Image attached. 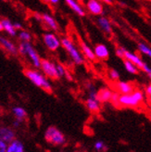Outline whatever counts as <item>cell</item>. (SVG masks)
<instances>
[{"mask_svg": "<svg viewBox=\"0 0 151 152\" xmlns=\"http://www.w3.org/2000/svg\"><path fill=\"white\" fill-rule=\"evenodd\" d=\"M144 100V94L141 91H134L129 95H120L119 98L120 106L124 107H137Z\"/></svg>", "mask_w": 151, "mask_h": 152, "instance_id": "cell-1", "label": "cell"}, {"mask_svg": "<svg viewBox=\"0 0 151 152\" xmlns=\"http://www.w3.org/2000/svg\"><path fill=\"white\" fill-rule=\"evenodd\" d=\"M18 52L20 54L27 56L33 63V65L36 68H39L41 65V58L37 52L34 50L33 45L27 42H21L18 48Z\"/></svg>", "mask_w": 151, "mask_h": 152, "instance_id": "cell-2", "label": "cell"}, {"mask_svg": "<svg viewBox=\"0 0 151 152\" xmlns=\"http://www.w3.org/2000/svg\"><path fill=\"white\" fill-rule=\"evenodd\" d=\"M24 73L27 76V78L36 86L41 87L44 90L48 91V92H50L52 90L51 85L48 82V80L44 78L40 72H38L37 71H34V70H26Z\"/></svg>", "mask_w": 151, "mask_h": 152, "instance_id": "cell-3", "label": "cell"}, {"mask_svg": "<svg viewBox=\"0 0 151 152\" xmlns=\"http://www.w3.org/2000/svg\"><path fill=\"white\" fill-rule=\"evenodd\" d=\"M62 47L66 49V51L69 53L71 59L73 60V62L75 64H82L84 63V58L82 55L80 53L78 48L75 47L74 44L69 39V38H62L61 41H60Z\"/></svg>", "mask_w": 151, "mask_h": 152, "instance_id": "cell-4", "label": "cell"}, {"mask_svg": "<svg viewBox=\"0 0 151 152\" xmlns=\"http://www.w3.org/2000/svg\"><path fill=\"white\" fill-rule=\"evenodd\" d=\"M44 138L47 139V142L57 146L62 145L66 141L64 134L54 126H50L47 129L46 134H44Z\"/></svg>", "mask_w": 151, "mask_h": 152, "instance_id": "cell-5", "label": "cell"}, {"mask_svg": "<svg viewBox=\"0 0 151 152\" xmlns=\"http://www.w3.org/2000/svg\"><path fill=\"white\" fill-rule=\"evenodd\" d=\"M40 67L42 68L43 72L46 73L48 77H51L53 79L58 78V72H57V67L55 63L49 61L47 59H41Z\"/></svg>", "mask_w": 151, "mask_h": 152, "instance_id": "cell-6", "label": "cell"}, {"mask_svg": "<svg viewBox=\"0 0 151 152\" xmlns=\"http://www.w3.org/2000/svg\"><path fill=\"white\" fill-rule=\"evenodd\" d=\"M43 39L47 48L52 51L57 50L59 48V45H61L58 36L54 34H44L43 35Z\"/></svg>", "mask_w": 151, "mask_h": 152, "instance_id": "cell-7", "label": "cell"}, {"mask_svg": "<svg viewBox=\"0 0 151 152\" xmlns=\"http://www.w3.org/2000/svg\"><path fill=\"white\" fill-rule=\"evenodd\" d=\"M15 139V132L13 129L7 127V126H2L0 127V140L5 142V143H10Z\"/></svg>", "mask_w": 151, "mask_h": 152, "instance_id": "cell-8", "label": "cell"}, {"mask_svg": "<svg viewBox=\"0 0 151 152\" xmlns=\"http://www.w3.org/2000/svg\"><path fill=\"white\" fill-rule=\"evenodd\" d=\"M124 58H126V60H129L130 62H132L133 65H135L137 68H139V69H142L145 65V62L141 59L140 57H138L137 55H135L134 53H132L130 51L125 50Z\"/></svg>", "mask_w": 151, "mask_h": 152, "instance_id": "cell-9", "label": "cell"}, {"mask_svg": "<svg viewBox=\"0 0 151 152\" xmlns=\"http://www.w3.org/2000/svg\"><path fill=\"white\" fill-rule=\"evenodd\" d=\"M87 10L94 15H100L103 13V6L96 0H90L87 2Z\"/></svg>", "mask_w": 151, "mask_h": 152, "instance_id": "cell-10", "label": "cell"}, {"mask_svg": "<svg viewBox=\"0 0 151 152\" xmlns=\"http://www.w3.org/2000/svg\"><path fill=\"white\" fill-rule=\"evenodd\" d=\"M0 45H1L7 52L10 53L11 55H16L18 53V48H16V45L11 41L7 40L5 37L0 36Z\"/></svg>", "mask_w": 151, "mask_h": 152, "instance_id": "cell-11", "label": "cell"}, {"mask_svg": "<svg viewBox=\"0 0 151 152\" xmlns=\"http://www.w3.org/2000/svg\"><path fill=\"white\" fill-rule=\"evenodd\" d=\"M94 54H95L96 58H98L101 59H106V58H109V52L108 48L106 47L105 45L99 44V45H96L95 50H94Z\"/></svg>", "mask_w": 151, "mask_h": 152, "instance_id": "cell-12", "label": "cell"}, {"mask_svg": "<svg viewBox=\"0 0 151 152\" xmlns=\"http://www.w3.org/2000/svg\"><path fill=\"white\" fill-rule=\"evenodd\" d=\"M116 88L122 95H129L133 92V87L130 83L127 82H118L116 83Z\"/></svg>", "mask_w": 151, "mask_h": 152, "instance_id": "cell-13", "label": "cell"}, {"mask_svg": "<svg viewBox=\"0 0 151 152\" xmlns=\"http://www.w3.org/2000/svg\"><path fill=\"white\" fill-rule=\"evenodd\" d=\"M6 152H25L24 146L20 140L14 139L12 142H10L9 145H7Z\"/></svg>", "mask_w": 151, "mask_h": 152, "instance_id": "cell-14", "label": "cell"}, {"mask_svg": "<svg viewBox=\"0 0 151 152\" xmlns=\"http://www.w3.org/2000/svg\"><path fill=\"white\" fill-rule=\"evenodd\" d=\"M113 92L109 88H103L97 92V100L98 102H108L110 101Z\"/></svg>", "mask_w": 151, "mask_h": 152, "instance_id": "cell-15", "label": "cell"}, {"mask_svg": "<svg viewBox=\"0 0 151 152\" xmlns=\"http://www.w3.org/2000/svg\"><path fill=\"white\" fill-rule=\"evenodd\" d=\"M66 3L68 4V6H69L75 13L78 14L79 16H85V12L84 9H82V7L76 1H74V0H67Z\"/></svg>", "mask_w": 151, "mask_h": 152, "instance_id": "cell-16", "label": "cell"}, {"mask_svg": "<svg viewBox=\"0 0 151 152\" xmlns=\"http://www.w3.org/2000/svg\"><path fill=\"white\" fill-rule=\"evenodd\" d=\"M1 23H2V26H3V30H5V31L10 34L11 36H15L17 34V31L15 30L14 26H13V23L7 19H4L1 20Z\"/></svg>", "mask_w": 151, "mask_h": 152, "instance_id": "cell-17", "label": "cell"}, {"mask_svg": "<svg viewBox=\"0 0 151 152\" xmlns=\"http://www.w3.org/2000/svg\"><path fill=\"white\" fill-rule=\"evenodd\" d=\"M97 22H98V25L106 34H111V32H112L111 24H110V21L107 18L100 17L98 19V20H97Z\"/></svg>", "mask_w": 151, "mask_h": 152, "instance_id": "cell-18", "label": "cell"}, {"mask_svg": "<svg viewBox=\"0 0 151 152\" xmlns=\"http://www.w3.org/2000/svg\"><path fill=\"white\" fill-rule=\"evenodd\" d=\"M42 20L46 22V24L52 30H54V31H57L58 30V24L56 20H54V18H53L51 15L47 14V13H44L42 15Z\"/></svg>", "mask_w": 151, "mask_h": 152, "instance_id": "cell-19", "label": "cell"}, {"mask_svg": "<svg viewBox=\"0 0 151 152\" xmlns=\"http://www.w3.org/2000/svg\"><path fill=\"white\" fill-rule=\"evenodd\" d=\"M86 107L88 108L89 110H91L93 112L98 111L100 109L98 100L96 98H90V97H88V99L86 100Z\"/></svg>", "mask_w": 151, "mask_h": 152, "instance_id": "cell-20", "label": "cell"}, {"mask_svg": "<svg viewBox=\"0 0 151 152\" xmlns=\"http://www.w3.org/2000/svg\"><path fill=\"white\" fill-rule=\"evenodd\" d=\"M81 48H82V53L85 54V56L89 58V59H91V60H94L96 58V56L94 54V51L90 48L88 45L84 43V42H81Z\"/></svg>", "mask_w": 151, "mask_h": 152, "instance_id": "cell-21", "label": "cell"}, {"mask_svg": "<svg viewBox=\"0 0 151 152\" xmlns=\"http://www.w3.org/2000/svg\"><path fill=\"white\" fill-rule=\"evenodd\" d=\"M12 111H13L14 116L16 117V120H19L20 121H22V120L26 117V114H27L26 110L21 107H15L13 108Z\"/></svg>", "mask_w": 151, "mask_h": 152, "instance_id": "cell-22", "label": "cell"}, {"mask_svg": "<svg viewBox=\"0 0 151 152\" xmlns=\"http://www.w3.org/2000/svg\"><path fill=\"white\" fill-rule=\"evenodd\" d=\"M123 64H124V67H125V69H126V71L128 72H130V73H133V74H136L137 73V72H138V70H137V67L135 66V65H133L132 62H130L129 60H124V62H123Z\"/></svg>", "mask_w": 151, "mask_h": 152, "instance_id": "cell-23", "label": "cell"}, {"mask_svg": "<svg viewBox=\"0 0 151 152\" xmlns=\"http://www.w3.org/2000/svg\"><path fill=\"white\" fill-rule=\"evenodd\" d=\"M138 49L141 53H143V54L151 57V48H148L147 45L143 44V43H139L138 44Z\"/></svg>", "mask_w": 151, "mask_h": 152, "instance_id": "cell-24", "label": "cell"}, {"mask_svg": "<svg viewBox=\"0 0 151 152\" xmlns=\"http://www.w3.org/2000/svg\"><path fill=\"white\" fill-rule=\"evenodd\" d=\"M19 37L20 40H22V42H27V43H30V41L32 39V36L30 34V33L26 31H20L19 34Z\"/></svg>", "mask_w": 151, "mask_h": 152, "instance_id": "cell-25", "label": "cell"}, {"mask_svg": "<svg viewBox=\"0 0 151 152\" xmlns=\"http://www.w3.org/2000/svg\"><path fill=\"white\" fill-rule=\"evenodd\" d=\"M56 67H57V72H58V78L59 77H63V76L66 75V70H65V68L62 65L56 64Z\"/></svg>", "mask_w": 151, "mask_h": 152, "instance_id": "cell-26", "label": "cell"}, {"mask_svg": "<svg viewBox=\"0 0 151 152\" xmlns=\"http://www.w3.org/2000/svg\"><path fill=\"white\" fill-rule=\"evenodd\" d=\"M107 147L105 146V144L103 141H96L95 143V149L97 151H101V150H107Z\"/></svg>", "mask_w": 151, "mask_h": 152, "instance_id": "cell-27", "label": "cell"}, {"mask_svg": "<svg viewBox=\"0 0 151 152\" xmlns=\"http://www.w3.org/2000/svg\"><path fill=\"white\" fill-rule=\"evenodd\" d=\"M109 74V78L111 80H118L120 78V73L116 70H110Z\"/></svg>", "mask_w": 151, "mask_h": 152, "instance_id": "cell-28", "label": "cell"}, {"mask_svg": "<svg viewBox=\"0 0 151 152\" xmlns=\"http://www.w3.org/2000/svg\"><path fill=\"white\" fill-rule=\"evenodd\" d=\"M119 98H120V95H119L118 93H113V94H112V96H111L110 101H111L113 104H114L115 106H120Z\"/></svg>", "mask_w": 151, "mask_h": 152, "instance_id": "cell-29", "label": "cell"}, {"mask_svg": "<svg viewBox=\"0 0 151 152\" xmlns=\"http://www.w3.org/2000/svg\"><path fill=\"white\" fill-rule=\"evenodd\" d=\"M124 52H125V49L123 48H118L116 49V55L119 57V58H124Z\"/></svg>", "mask_w": 151, "mask_h": 152, "instance_id": "cell-30", "label": "cell"}, {"mask_svg": "<svg viewBox=\"0 0 151 152\" xmlns=\"http://www.w3.org/2000/svg\"><path fill=\"white\" fill-rule=\"evenodd\" d=\"M7 148V144L0 140V152H6Z\"/></svg>", "mask_w": 151, "mask_h": 152, "instance_id": "cell-31", "label": "cell"}, {"mask_svg": "<svg viewBox=\"0 0 151 152\" xmlns=\"http://www.w3.org/2000/svg\"><path fill=\"white\" fill-rule=\"evenodd\" d=\"M142 70L144 71L147 75H149V74H151V69L148 67V65H147L146 63H145V65H144V67L142 68Z\"/></svg>", "mask_w": 151, "mask_h": 152, "instance_id": "cell-32", "label": "cell"}, {"mask_svg": "<svg viewBox=\"0 0 151 152\" xmlns=\"http://www.w3.org/2000/svg\"><path fill=\"white\" fill-rule=\"evenodd\" d=\"M13 26H14V28H15V30H20L21 28H22V26H21V24L20 23V22H15V23H13Z\"/></svg>", "mask_w": 151, "mask_h": 152, "instance_id": "cell-33", "label": "cell"}, {"mask_svg": "<svg viewBox=\"0 0 151 152\" xmlns=\"http://www.w3.org/2000/svg\"><path fill=\"white\" fill-rule=\"evenodd\" d=\"M146 92H147V94L148 96H151V85H149V86L147 87Z\"/></svg>", "mask_w": 151, "mask_h": 152, "instance_id": "cell-34", "label": "cell"}, {"mask_svg": "<svg viewBox=\"0 0 151 152\" xmlns=\"http://www.w3.org/2000/svg\"><path fill=\"white\" fill-rule=\"evenodd\" d=\"M20 123H21L20 121H19V120H16V121H15L14 123H13V125H14L15 127H19V126H20Z\"/></svg>", "mask_w": 151, "mask_h": 152, "instance_id": "cell-35", "label": "cell"}, {"mask_svg": "<svg viewBox=\"0 0 151 152\" xmlns=\"http://www.w3.org/2000/svg\"><path fill=\"white\" fill-rule=\"evenodd\" d=\"M50 3L51 4H58V0H51Z\"/></svg>", "mask_w": 151, "mask_h": 152, "instance_id": "cell-36", "label": "cell"}, {"mask_svg": "<svg viewBox=\"0 0 151 152\" xmlns=\"http://www.w3.org/2000/svg\"><path fill=\"white\" fill-rule=\"evenodd\" d=\"M2 30H3V26H2L1 21H0V31H2Z\"/></svg>", "mask_w": 151, "mask_h": 152, "instance_id": "cell-37", "label": "cell"}, {"mask_svg": "<svg viewBox=\"0 0 151 152\" xmlns=\"http://www.w3.org/2000/svg\"><path fill=\"white\" fill-rule=\"evenodd\" d=\"M149 119H150V121H151V113H150V115H149Z\"/></svg>", "mask_w": 151, "mask_h": 152, "instance_id": "cell-38", "label": "cell"}, {"mask_svg": "<svg viewBox=\"0 0 151 152\" xmlns=\"http://www.w3.org/2000/svg\"><path fill=\"white\" fill-rule=\"evenodd\" d=\"M150 100H151V96H150Z\"/></svg>", "mask_w": 151, "mask_h": 152, "instance_id": "cell-39", "label": "cell"}]
</instances>
